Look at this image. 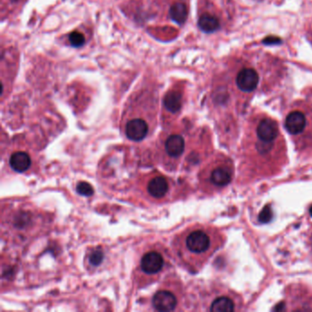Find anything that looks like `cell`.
<instances>
[{
	"instance_id": "8",
	"label": "cell",
	"mask_w": 312,
	"mask_h": 312,
	"mask_svg": "<svg viewBox=\"0 0 312 312\" xmlns=\"http://www.w3.org/2000/svg\"><path fill=\"white\" fill-rule=\"evenodd\" d=\"M187 148L186 136L181 131H170L161 136L159 149L165 165L176 166Z\"/></svg>"
},
{
	"instance_id": "14",
	"label": "cell",
	"mask_w": 312,
	"mask_h": 312,
	"mask_svg": "<svg viewBox=\"0 0 312 312\" xmlns=\"http://www.w3.org/2000/svg\"><path fill=\"white\" fill-rule=\"evenodd\" d=\"M183 106V91L173 88L168 91L162 100L164 119L169 120L178 116Z\"/></svg>"
},
{
	"instance_id": "5",
	"label": "cell",
	"mask_w": 312,
	"mask_h": 312,
	"mask_svg": "<svg viewBox=\"0 0 312 312\" xmlns=\"http://www.w3.org/2000/svg\"><path fill=\"white\" fill-rule=\"evenodd\" d=\"M283 124L297 153L304 157L311 155L312 88L289 106Z\"/></svg>"
},
{
	"instance_id": "19",
	"label": "cell",
	"mask_w": 312,
	"mask_h": 312,
	"mask_svg": "<svg viewBox=\"0 0 312 312\" xmlns=\"http://www.w3.org/2000/svg\"><path fill=\"white\" fill-rule=\"evenodd\" d=\"M306 36H307V40L312 45V20L306 27Z\"/></svg>"
},
{
	"instance_id": "4",
	"label": "cell",
	"mask_w": 312,
	"mask_h": 312,
	"mask_svg": "<svg viewBox=\"0 0 312 312\" xmlns=\"http://www.w3.org/2000/svg\"><path fill=\"white\" fill-rule=\"evenodd\" d=\"M158 96L153 90L136 92L126 106L121 128L128 140L140 142L149 136L156 126Z\"/></svg>"
},
{
	"instance_id": "3",
	"label": "cell",
	"mask_w": 312,
	"mask_h": 312,
	"mask_svg": "<svg viewBox=\"0 0 312 312\" xmlns=\"http://www.w3.org/2000/svg\"><path fill=\"white\" fill-rule=\"evenodd\" d=\"M225 241L217 228L204 224L188 227L177 236L174 249L182 264L192 272L199 271Z\"/></svg>"
},
{
	"instance_id": "17",
	"label": "cell",
	"mask_w": 312,
	"mask_h": 312,
	"mask_svg": "<svg viewBox=\"0 0 312 312\" xmlns=\"http://www.w3.org/2000/svg\"><path fill=\"white\" fill-rule=\"evenodd\" d=\"M68 40L70 42V46L74 48H79L85 45L86 42V36L84 35L80 31H72L68 36Z\"/></svg>"
},
{
	"instance_id": "20",
	"label": "cell",
	"mask_w": 312,
	"mask_h": 312,
	"mask_svg": "<svg viewBox=\"0 0 312 312\" xmlns=\"http://www.w3.org/2000/svg\"><path fill=\"white\" fill-rule=\"evenodd\" d=\"M10 3H13V4H18V3H21L22 1H24V0H9Z\"/></svg>"
},
{
	"instance_id": "11",
	"label": "cell",
	"mask_w": 312,
	"mask_h": 312,
	"mask_svg": "<svg viewBox=\"0 0 312 312\" xmlns=\"http://www.w3.org/2000/svg\"><path fill=\"white\" fill-rule=\"evenodd\" d=\"M197 24L205 33H212L220 30L222 25V16L217 6L209 1L200 2Z\"/></svg>"
},
{
	"instance_id": "13",
	"label": "cell",
	"mask_w": 312,
	"mask_h": 312,
	"mask_svg": "<svg viewBox=\"0 0 312 312\" xmlns=\"http://www.w3.org/2000/svg\"><path fill=\"white\" fill-rule=\"evenodd\" d=\"M180 303V296L169 287H161L152 297V306L158 311H173Z\"/></svg>"
},
{
	"instance_id": "2",
	"label": "cell",
	"mask_w": 312,
	"mask_h": 312,
	"mask_svg": "<svg viewBox=\"0 0 312 312\" xmlns=\"http://www.w3.org/2000/svg\"><path fill=\"white\" fill-rule=\"evenodd\" d=\"M225 67L219 93L227 101L233 96L237 101L247 103L257 94L277 86L284 74L280 60L261 51L232 56L227 60Z\"/></svg>"
},
{
	"instance_id": "1",
	"label": "cell",
	"mask_w": 312,
	"mask_h": 312,
	"mask_svg": "<svg viewBox=\"0 0 312 312\" xmlns=\"http://www.w3.org/2000/svg\"><path fill=\"white\" fill-rule=\"evenodd\" d=\"M287 163V145L278 122L264 112L252 114L239 148V180L247 183L275 176Z\"/></svg>"
},
{
	"instance_id": "18",
	"label": "cell",
	"mask_w": 312,
	"mask_h": 312,
	"mask_svg": "<svg viewBox=\"0 0 312 312\" xmlns=\"http://www.w3.org/2000/svg\"><path fill=\"white\" fill-rule=\"evenodd\" d=\"M76 191L78 194H80L82 196H92L95 193V190L90 183L86 182V181H80L75 188Z\"/></svg>"
},
{
	"instance_id": "9",
	"label": "cell",
	"mask_w": 312,
	"mask_h": 312,
	"mask_svg": "<svg viewBox=\"0 0 312 312\" xmlns=\"http://www.w3.org/2000/svg\"><path fill=\"white\" fill-rule=\"evenodd\" d=\"M169 265L168 256L161 248H151L145 252L140 257V261L138 265V274L143 278L155 280L157 277L161 276V273L165 270Z\"/></svg>"
},
{
	"instance_id": "15",
	"label": "cell",
	"mask_w": 312,
	"mask_h": 312,
	"mask_svg": "<svg viewBox=\"0 0 312 312\" xmlns=\"http://www.w3.org/2000/svg\"><path fill=\"white\" fill-rule=\"evenodd\" d=\"M9 165L15 172L24 173L32 165V159L27 151L16 150L10 156Z\"/></svg>"
},
{
	"instance_id": "16",
	"label": "cell",
	"mask_w": 312,
	"mask_h": 312,
	"mask_svg": "<svg viewBox=\"0 0 312 312\" xmlns=\"http://www.w3.org/2000/svg\"><path fill=\"white\" fill-rule=\"evenodd\" d=\"M105 259V253L101 248H95L89 252L86 256V262L88 268H96L100 267Z\"/></svg>"
},
{
	"instance_id": "10",
	"label": "cell",
	"mask_w": 312,
	"mask_h": 312,
	"mask_svg": "<svg viewBox=\"0 0 312 312\" xmlns=\"http://www.w3.org/2000/svg\"><path fill=\"white\" fill-rule=\"evenodd\" d=\"M142 191L148 200L162 201L171 194L172 183L171 180L159 172L146 174L141 181Z\"/></svg>"
},
{
	"instance_id": "6",
	"label": "cell",
	"mask_w": 312,
	"mask_h": 312,
	"mask_svg": "<svg viewBox=\"0 0 312 312\" xmlns=\"http://www.w3.org/2000/svg\"><path fill=\"white\" fill-rule=\"evenodd\" d=\"M235 177V165L231 159L222 154L216 156L202 168L199 179L202 190L217 192L226 188Z\"/></svg>"
},
{
	"instance_id": "12",
	"label": "cell",
	"mask_w": 312,
	"mask_h": 312,
	"mask_svg": "<svg viewBox=\"0 0 312 312\" xmlns=\"http://www.w3.org/2000/svg\"><path fill=\"white\" fill-rule=\"evenodd\" d=\"M242 304L241 297H238V295L233 292L226 290L218 293L208 302L207 310L213 312L237 311L241 309Z\"/></svg>"
},
{
	"instance_id": "7",
	"label": "cell",
	"mask_w": 312,
	"mask_h": 312,
	"mask_svg": "<svg viewBox=\"0 0 312 312\" xmlns=\"http://www.w3.org/2000/svg\"><path fill=\"white\" fill-rule=\"evenodd\" d=\"M152 16L161 22H172L182 26L189 16V0H151Z\"/></svg>"
}]
</instances>
